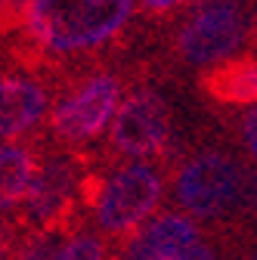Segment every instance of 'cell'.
Instances as JSON below:
<instances>
[{
  "label": "cell",
  "instance_id": "cell-9",
  "mask_svg": "<svg viewBox=\"0 0 257 260\" xmlns=\"http://www.w3.org/2000/svg\"><path fill=\"white\" fill-rule=\"evenodd\" d=\"M50 106L44 84L31 78H0V140H16L35 130Z\"/></svg>",
  "mask_w": 257,
  "mask_h": 260
},
{
  "label": "cell",
  "instance_id": "cell-11",
  "mask_svg": "<svg viewBox=\"0 0 257 260\" xmlns=\"http://www.w3.org/2000/svg\"><path fill=\"white\" fill-rule=\"evenodd\" d=\"M41 158L31 146L4 143L0 146V214L22 208L28 199V189L35 183Z\"/></svg>",
  "mask_w": 257,
  "mask_h": 260
},
{
  "label": "cell",
  "instance_id": "cell-14",
  "mask_svg": "<svg viewBox=\"0 0 257 260\" xmlns=\"http://www.w3.org/2000/svg\"><path fill=\"white\" fill-rule=\"evenodd\" d=\"M230 217H239V220L257 217V168H251V165H242V171H239Z\"/></svg>",
  "mask_w": 257,
  "mask_h": 260
},
{
  "label": "cell",
  "instance_id": "cell-18",
  "mask_svg": "<svg viewBox=\"0 0 257 260\" xmlns=\"http://www.w3.org/2000/svg\"><path fill=\"white\" fill-rule=\"evenodd\" d=\"M31 4H35V0H0V7H4L7 13L13 10V13H19V16H22V13H25Z\"/></svg>",
  "mask_w": 257,
  "mask_h": 260
},
{
  "label": "cell",
  "instance_id": "cell-12",
  "mask_svg": "<svg viewBox=\"0 0 257 260\" xmlns=\"http://www.w3.org/2000/svg\"><path fill=\"white\" fill-rule=\"evenodd\" d=\"M72 230H38V233H25L16 245L13 260H56L59 251L66 248L72 239Z\"/></svg>",
  "mask_w": 257,
  "mask_h": 260
},
{
  "label": "cell",
  "instance_id": "cell-20",
  "mask_svg": "<svg viewBox=\"0 0 257 260\" xmlns=\"http://www.w3.org/2000/svg\"><path fill=\"white\" fill-rule=\"evenodd\" d=\"M251 260H257V254H254V257H251Z\"/></svg>",
  "mask_w": 257,
  "mask_h": 260
},
{
  "label": "cell",
  "instance_id": "cell-3",
  "mask_svg": "<svg viewBox=\"0 0 257 260\" xmlns=\"http://www.w3.org/2000/svg\"><path fill=\"white\" fill-rule=\"evenodd\" d=\"M165 199V177L149 161H131L112 177H103L90 208L96 233L103 239H127L155 214Z\"/></svg>",
  "mask_w": 257,
  "mask_h": 260
},
{
  "label": "cell",
  "instance_id": "cell-7",
  "mask_svg": "<svg viewBox=\"0 0 257 260\" xmlns=\"http://www.w3.org/2000/svg\"><path fill=\"white\" fill-rule=\"evenodd\" d=\"M245 41V22L233 0H211L180 31L177 50L192 65H220Z\"/></svg>",
  "mask_w": 257,
  "mask_h": 260
},
{
  "label": "cell",
  "instance_id": "cell-5",
  "mask_svg": "<svg viewBox=\"0 0 257 260\" xmlns=\"http://www.w3.org/2000/svg\"><path fill=\"white\" fill-rule=\"evenodd\" d=\"M171 140V109L168 100L152 87H137L121 100L112 130H109V146L115 155L124 158H152L162 155Z\"/></svg>",
  "mask_w": 257,
  "mask_h": 260
},
{
  "label": "cell",
  "instance_id": "cell-2",
  "mask_svg": "<svg viewBox=\"0 0 257 260\" xmlns=\"http://www.w3.org/2000/svg\"><path fill=\"white\" fill-rule=\"evenodd\" d=\"M87 174V161L78 155H47L41 158L35 183L28 199L19 208V230H84V208H81V180Z\"/></svg>",
  "mask_w": 257,
  "mask_h": 260
},
{
  "label": "cell",
  "instance_id": "cell-13",
  "mask_svg": "<svg viewBox=\"0 0 257 260\" xmlns=\"http://www.w3.org/2000/svg\"><path fill=\"white\" fill-rule=\"evenodd\" d=\"M56 260H112V251L106 245V239L100 233H93V230H78L66 248L59 251Z\"/></svg>",
  "mask_w": 257,
  "mask_h": 260
},
{
  "label": "cell",
  "instance_id": "cell-6",
  "mask_svg": "<svg viewBox=\"0 0 257 260\" xmlns=\"http://www.w3.org/2000/svg\"><path fill=\"white\" fill-rule=\"evenodd\" d=\"M121 106V81L109 72L93 75L84 81L75 93L59 100L50 115V130L59 143L78 149L81 143H90L109 127Z\"/></svg>",
  "mask_w": 257,
  "mask_h": 260
},
{
  "label": "cell",
  "instance_id": "cell-4",
  "mask_svg": "<svg viewBox=\"0 0 257 260\" xmlns=\"http://www.w3.org/2000/svg\"><path fill=\"white\" fill-rule=\"evenodd\" d=\"M242 165L223 152H199L186 158L174 177V202L186 217L223 220L230 217Z\"/></svg>",
  "mask_w": 257,
  "mask_h": 260
},
{
  "label": "cell",
  "instance_id": "cell-16",
  "mask_svg": "<svg viewBox=\"0 0 257 260\" xmlns=\"http://www.w3.org/2000/svg\"><path fill=\"white\" fill-rule=\"evenodd\" d=\"M177 260H220V257H217V248H214V245H208V242H196L186 254H180Z\"/></svg>",
  "mask_w": 257,
  "mask_h": 260
},
{
  "label": "cell",
  "instance_id": "cell-10",
  "mask_svg": "<svg viewBox=\"0 0 257 260\" xmlns=\"http://www.w3.org/2000/svg\"><path fill=\"white\" fill-rule=\"evenodd\" d=\"M208 100L223 106H257V59H230L202 75Z\"/></svg>",
  "mask_w": 257,
  "mask_h": 260
},
{
  "label": "cell",
  "instance_id": "cell-8",
  "mask_svg": "<svg viewBox=\"0 0 257 260\" xmlns=\"http://www.w3.org/2000/svg\"><path fill=\"white\" fill-rule=\"evenodd\" d=\"M196 242H202V236L192 217L180 211H165L127 236L118 257L121 260H177Z\"/></svg>",
  "mask_w": 257,
  "mask_h": 260
},
{
  "label": "cell",
  "instance_id": "cell-1",
  "mask_svg": "<svg viewBox=\"0 0 257 260\" xmlns=\"http://www.w3.org/2000/svg\"><path fill=\"white\" fill-rule=\"evenodd\" d=\"M131 16L134 0H35L22 13V22L41 50L66 56L112 41Z\"/></svg>",
  "mask_w": 257,
  "mask_h": 260
},
{
  "label": "cell",
  "instance_id": "cell-19",
  "mask_svg": "<svg viewBox=\"0 0 257 260\" xmlns=\"http://www.w3.org/2000/svg\"><path fill=\"white\" fill-rule=\"evenodd\" d=\"M251 38H254V47H257V22H254V31H251Z\"/></svg>",
  "mask_w": 257,
  "mask_h": 260
},
{
  "label": "cell",
  "instance_id": "cell-17",
  "mask_svg": "<svg viewBox=\"0 0 257 260\" xmlns=\"http://www.w3.org/2000/svg\"><path fill=\"white\" fill-rule=\"evenodd\" d=\"M180 4H183V0H143V7L149 13H168V10H174Z\"/></svg>",
  "mask_w": 257,
  "mask_h": 260
},
{
  "label": "cell",
  "instance_id": "cell-15",
  "mask_svg": "<svg viewBox=\"0 0 257 260\" xmlns=\"http://www.w3.org/2000/svg\"><path fill=\"white\" fill-rule=\"evenodd\" d=\"M239 140H242L245 152L251 155V161H257V106L242 112V118H239Z\"/></svg>",
  "mask_w": 257,
  "mask_h": 260
}]
</instances>
